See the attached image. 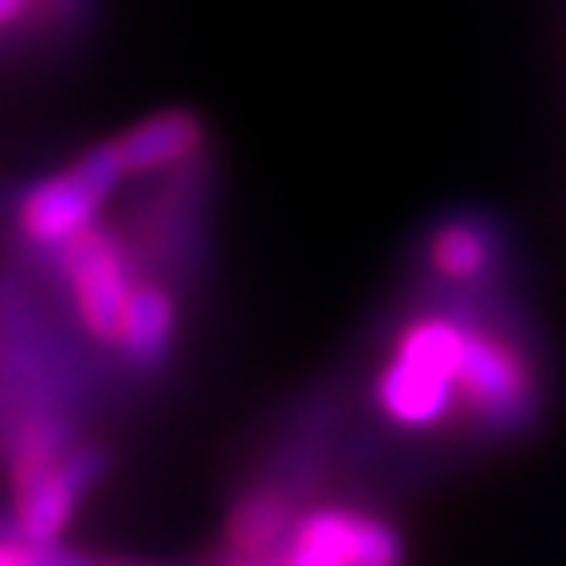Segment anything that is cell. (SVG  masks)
Returning a JSON list of instances; mask_svg holds the SVG:
<instances>
[{"instance_id":"cell-9","label":"cell","mask_w":566,"mask_h":566,"mask_svg":"<svg viewBox=\"0 0 566 566\" xmlns=\"http://www.w3.org/2000/svg\"><path fill=\"white\" fill-rule=\"evenodd\" d=\"M177 338V303L174 295L161 287L158 280L134 283L130 303L123 315V335H118V350L130 366L138 370H158L169 358Z\"/></svg>"},{"instance_id":"cell-2","label":"cell","mask_w":566,"mask_h":566,"mask_svg":"<svg viewBox=\"0 0 566 566\" xmlns=\"http://www.w3.org/2000/svg\"><path fill=\"white\" fill-rule=\"evenodd\" d=\"M123 177L126 169L115 142L87 146L67 169L35 177L17 201V224L24 240H32V248L55 256L67 240H75L95 224L111 193L123 186Z\"/></svg>"},{"instance_id":"cell-12","label":"cell","mask_w":566,"mask_h":566,"mask_svg":"<svg viewBox=\"0 0 566 566\" xmlns=\"http://www.w3.org/2000/svg\"><path fill=\"white\" fill-rule=\"evenodd\" d=\"M87 566H177L161 558H138V555H87Z\"/></svg>"},{"instance_id":"cell-11","label":"cell","mask_w":566,"mask_h":566,"mask_svg":"<svg viewBox=\"0 0 566 566\" xmlns=\"http://www.w3.org/2000/svg\"><path fill=\"white\" fill-rule=\"evenodd\" d=\"M60 547H32L24 539H4L0 535V566H52Z\"/></svg>"},{"instance_id":"cell-3","label":"cell","mask_w":566,"mask_h":566,"mask_svg":"<svg viewBox=\"0 0 566 566\" xmlns=\"http://www.w3.org/2000/svg\"><path fill=\"white\" fill-rule=\"evenodd\" d=\"M283 566H406L401 531L378 512L315 504L300 512L280 551Z\"/></svg>"},{"instance_id":"cell-4","label":"cell","mask_w":566,"mask_h":566,"mask_svg":"<svg viewBox=\"0 0 566 566\" xmlns=\"http://www.w3.org/2000/svg\"><path fill=\"white\" fill-rule=\"evenodd\" d=\"M421 264L437 292H476L504 283L507 224L484 205L444 209L421 237Z\"/></svg>"},{"instance_id":"cell-10","label":"cell","mask_w":566,"mask_h":566,"mask_svg":"<svg viewBox=\"0 0 566 566\" xmlns=\"http://www.w3.org/2000/svg\"><path fill=\"white\" fill-rule=\"evenodd\" d=\"M75 449L71 441V424L63 417H35L17 433L9 444V480L12 488H24L52 472L67 452Z\"/></svg>"},{"instance_id":"cell-7","label":"cell","mask_w":566,"mask_h":566,"mask_svg":"<svg viewBox=\"0 0 566 566\" xmlns=\"http://www.w3.org/2000/svg\"><path fill=\"white\" fill-rule=\"evenodd\" d=\"M295 520H300V507H295V495L287 488L256 484L252 492L240 495L224 520V551L244 558L280 555Z\"/></svg>"},{"instance_id":"cell-14","label":"cell","mask_w":566,"mask_h":566,"mask_svg":"<svg viewBox=\"0 0 566 566\" xmlns=\"http://www.w3.org/2000/svg\"><path fill=\"white\" fill-rule=\"evenodd\" d=\"M52 566H87V555H80V551L60 547V551H55V558H52Z\"/></svg>"},{"instance_id":"cell-15","label":"cell","mask_w":566,"mask_h":566,"mask_svg":"<svg viewBox=\"0 0 566 566\" xmlns=\"http://www.w3.org/2000/svg\"><path fill=\"white\" fill-rule=\"evenodd\" d=\"M197 566H229V563H224V551H217V555H209L205 563H197Z\"/></svg>"},{"instance_id":"cell-8","label":"cell","mask_w":566,"mask_h":566,"mask_svg":"<svg viewBox=\"0 0 566 566\" xmlns=\"http://www.w3.org/2000/svg\"><path fill=\"white\" fill-rule=\"evenodd\" d=\"M83 488L71 480L63 460L24 488H12V535L32 547H60L63 531L80 512Z\"/></svg>"},{"instance_id":"cell-5","label":"cell","mask_w":566,"mask_h":566,"mask_svg":"<svg viewBox=\"0 0 566 566\" xmlns=\"http://www.w3.org/2000/svg\"><path fill=\"white\" fill-rule=\"evenodd\" d=\"M55 268L67 280L71 300H75V315H80L83 331L95 343L118 346L123 335V315L134 292V275L126 248L115 232L91 224L75 240L55 252Z\"/></svg>"},{"instance_id":"cell-13","label":"cell","mask_w":566,"mask_h":566,"mask_svg":"<svg viewBox=\"0 0 566 566\" xmlns=\"http://www.w3.org/2000/svg\"><path fill=\"white\" fill-rule=\"evenodd\" d=\"M32 0H0V28H12L17 20H24Z\"/></svg>"},{"instance_id":"cell-6","label":"cell","mask_w":566,"mask_h":566,"mask_svg":"<svg viewBox=\"0 0 566 566\" xmlns=\"http://www.w3.org/2000/svg\"><path fill=\"white\" fill-rule=\"evenodd\" d=\"M209 142V126L189 106H169L158 115L126 126L115 138V150L123 158L126 174H161V169L186 166Z\"/></svg>"},{"instance_id":"cell-1","label":"cell","mask_w":566,"mask_h":566,"mask_svg":"<svg viewBox=\"0 0 566 566\" xmlns=\"http://www.w3.org/2000/svg\"><path fill=\"white\" fill-rule=\"evenodd\" d=\"M464 343L469 323L457 311L433 303L421 315H409L374 378V401L381 417L406 433H429L460 413Z\"/></svg>"}]
</instances>
